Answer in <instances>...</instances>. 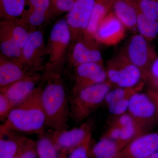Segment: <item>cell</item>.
Segmentation results:
<instances>
[{
  "mask_svg": "<svg viewBox=\"0 0 158 158\" xmlns=\"http://www.w3.org/2000/svg\"><path fill=\"white\" fill-rule=\"evenodd\" d=\"M122 135V130L121 127L119 126L112 122L110 124V127L102 137L109 138V139L120 142L121 141Z\"/></svg>",
  "mask_w": 158,
  "mask_h": 158,
  "instance_id": "e575fe53",
  "label": "cell"
},
{
  "mask_svg": "<svg viewBox=\"0 0 158 158\" xmlns=\"http://www.w3.org/2000/svg\"><path fill=\"white\" fill-rule=\"evenodd\" d=\"M144 85V82L142 81L131 88H117L111 90L107 94L104 102L107 106L113 103L131 97L135 94L140 92Z\"/></svg>",
  "mask_w": 158,
  "mask_h": 158,
  "instance_id": "484cf974",
  "label": "cell"
},
{
  "mask_svg": "<svg viewBox=\"0 0 158 158\" xmlns=\"http://www.w3.org/2000/svg\"><path fill=\"white\" fill-rule=\"evenodd\" d=\"M31 73L26 70L17 60L1 59L0 63V88L13 84Z\"/></svg>",
  "mask_w": 158,
  "mask_h": 158,
  "instance_id": "2e32d148",
  "label": "cell"
},
{
  "mask_svg": "<svg viewBox=\"0 0 158 158\" xmlns=\"http://www.w3.org/2000/svg\"><path fill=\"white\" fill-rule=\"evenodd\" d=\"M30 8L49 14L52 11L51 0H27Z\"/></svg>",
  "mask_w": 158,
  "mask_h": 158,
  "instance_id": "836d02e7",
  "label": "cell"
},
{
  "mask_svg": "<svg viewBox=\"0 0 158 158\" xmlns=\"http://www.w3.org/2000/svg\"><path fill=\"white\" fill-rule=\"evenodd\" d=\"M115 0H96L84 35L95 38L99 24L113 9Z\"/></svg>",
  "mask_w": 158,
  "mask_h": 158,
  "instance_id": "44dd1931",
  "label": "cell"
},
{
  "mask_svg": "<svg viewBox=\"0 0 158 158\" xmlns=\"http://www.w3.org/2000/svg\"><path fill=\"white\" fill-rule=\"evenodd\" d=\"M0 158L16 156L27 138L15 135L13 131L0 130Z\"/></svg>",
  "mask_w": 158,
  "mask_h": 158,
  "instance_id": "ac0fdd59",
  "label": "cell"
},
{
  "mask_svg": "<svg viewBox=\"0 0 158 158\" xmlns=\"http://www.w3.org/2000/svg\"><path fill=\"white\" fill-rule=\"evenodd\" d=\"M126 29L124 25L112 11L99 24L95 38L98 42L105 45H115L124 38Z\"/></svg>",
  "mask_w": 158,
  "mask_h": 158,
  "instance_id": "8fae6325",
  "label": "cell"
},
{
  "mask_svg": "<svg viewBox=\"0 0 158 158\" xmlns=\"http://www.w3.org/2000/svg\"><path fill=\"white\" fill-rule=\"evenodd\" d=\"M126 145L109 138L102 137L90 152V158H117Z\"/></svg>",
  "mask_w": 158,
  "mask_h": 158,
  "instance_id": "ffe728a7",
  "label": "cell"
},
{
  "mask_svg": "<svg viewBox=\"0 0 158 158\" xmlns=\"http://www.w3.org/2000/svg\"><path fill=\"white\" fill-rule=\"evenodd\" d=\"M48 14L30 8L28 10H25L22 15L24 20H26L31 25L37 27L44 22Z\"/></svg>",
  "mask_w": 158,
  "mask_h": 158,
  "instance_id": "83f0119b",
  "label": "cell"
},
{
  "mask_svg": "<svg viewBox=\"0 0 158 158\" xmlns=\"http://www.w3.org/2000/svg\"><path fill=\"white\" fill-rule=\"evenodd\" d=\"M147 93L151 98L155 104L156 108L157 123L158 124V91L150 89L148 90Z\"/></svg>",
  "mask_w": 158,
  "mask_h": 158,
  "instance_id": "8d00e7d4",
  "label": "cell"
},
{
  "mask_svg": "<svg viewBox=\"0 0 158 158\" xmlns=\"http://www.w3.org/2000/svg\"><path fill=\"white\" fill-rule=\"evenodd\" d=\"M106 70L108 81L117 88L133 87L143 80L141 71L131 62L125 49L108 60Z\"/></svg>",
  "mask_w": 158,
  "mask_h": 158,
  "instance_id": "277c9868",
  "label": "cell"
},
{
  "mask_svg": "<svg viewBox=\"0 0 158 158\" xmlns=\"http://www.w3.org/2000/svg\"><path fill=\"white\" fill-rule=\"evenodd\" d=\"M141 34H135L130 40L125 49L128 57L142 73L147 81L150 68L158 57L155 49Z\"/></svg>",
  "mask_w": 158,
  "mask_h": 158,
  "instance_id": "5b68a950",
  "label": "cell"
},
{
  "mask_svg": "<svg viewBox=\"0 0 158 158\" xmlns=\"http://www.w3.org/2000/svg\"><path fill=\"white\" fill-rule=\"evenodd\" d=\"M127 113L146 133L157 123L156 105L147 93L134 94L130 99Z\"/></svg>",
  "mask_w": 158,
  "mask_h": 158,
  "instance_id": "8992f818",
  "label": "cell"
},
{
  "mask_svg": "<svg viewBox=\"0 0 158 158\" xmlns=\"http://www.w3.org/2000/svg\"><path fill=\"white\" fill-rule=\"evenodd\" d=\"M36 146L39 158H66L50 135H41Z\"/></svg>",
  "mask_w": 158,
  "mask_h": 158,
  "instance_id": "cb8c5ba5",
  "label": "cell"
},
{
  "mask_svg": "<svg viewBox=\"0 0 158 158\" xmlns=\"http://www.w3.org/2000/svg\"><path fill=\"white\" fill-rule=\"evenodd\" d=\"M16 156L18 158H37L36 144L27 138Z\"/></svg>",
  "mask_w": 158,
  "mask_h": 158,
  "instance_id": "4dcf8cb0",
  "label": "cell"
},
{
  "mask_svg": "<svg viewBox=\"0 0 158 158\" xmlns=\"http://www.w3.org/2000/svg\"><path fill=\"white\" fill-rule=\"evenodd\" d=\"M51 1L52 11L63 13L70 11L76 0H51Z\"/></svg>",
  "mask_w": 158,
  "mask_h": 158,
  "instance_id": "1f68e13d",
  "label": "cell"
},
{
  "mask_svg": "<svg viewBox=\"0 0 158 158\" xmlns=\"http://www.w3.org/2000/svg\"><path fill=\"white\" fill-rule=\"evenodd\" d=\"M44 48V38L40 31L29 33L22 48L21 64L27 71L35 73L42 68L40 57Z\"/></svg>",
  "mask_w": 158,
  "mask_h": 158,
  "instance_id": "9c48e42d",
  "label": "cell"
},
{
  "mask_svg": "<svg viewBox=\"0 0 158 158\" xmlns=\"http://www.w3.org/2000/svg\"><path fill=\"white\" fill-rule=\"evenodd\" d=\"M75 83L73 89L74 94L84 88L108 81L106 70L102 64L85 63L76 66Z\"/></svg>",
  "mask_w": 158,
  "mask_h": 158,
  "instance_id": "4fadbf2b",
  "label": "cell"
},
{
  "mask_svg": "<svg viewBox=\"0 0 158 158\" xmlns=\"http://www.w3.org/2000/svg\"><path fill=\"white\" fill-rule=\"evenodd\" d=\"M92 134L78 146L73 150L69 153L67 158H89L90 156V145Z\"/></svg>",
  "mask_w": 158,
  "mask_h": 158,
  "instance_id": "f546056e",
  "label": "cell"
},
{
  "mask_svg": "<svg viewBox=\"0 0 158 158\" xmlns=\"http://www.w3.org/2000/svg\"><path fill=\"white\" fill-rule=\"evenodd\" d=\"M46 117L41 100V88L38 87L22 102L15 106L0 130L42 134Z\"/></svg>",
  "mask_w": 158,
  "mask_h": 158,
  "instance_id": "7a4b0ae2",
  "label": "cell"
},
{
  "mask_svg": "<svg viewBox=\"0 0 158 158\" xmlns=\"http://www.w3.org/2000/svg\"><path fill=\"white\" fill-rule=\"evenodd\" d=\"M40 77L36 73H31L23 79L1 88V93L9 99L15 106L23 102L34 92Z\"/></svg>",
  "mask_w": 158,
  "mask_h": 158,
  "instance_id": "5bb4252c",
  "label": "cell"
},
{
  "mask_svg": "<svg viewBox=\"0 0 158 158\" xmlns=\"http://www.w3.org/2000/svg\"><path fill=\"white\" fill-rule=\"evenodd\" d=\"M112 123L121 127L122 135L120 142L126 146L138 136L147 133L127 112L115 117Z\"/></svg>",
  "mask_w": 158,
  "mask_h": 158,
  "instance_id": "d6986e66",
  "label": "cell"
},
{
  "mask_svg": "<svg viewBox=\"0 0 158 158\" xmlns=\"http://www.w3.org/2000/svg\"><path fill=\"white\" fill-rule=\"evenodd\" d=\"M135 10L137 29L140 34L148 41L155 39L158 34V21L147 16L139 7L137 0H125Z\"/></svg>",
  "mask_w": 158,
  "mask_h": 158,
  "instance_id": "e0dca14e",
  "label": "cell"
},
{
  "mask_svg": "<svg viewBox=\"0 0 158 158\" xmlns=\"http://www.w3.org/2000/svg\"><path fill=\"white\" fill-rule=\"evenodd\" d=\"M46 84L41 88V100L45 111L46 126L54 131L67 129L70 103L62 78L54 69L48 68Z\"/></svg>",
  "mask_w": 158,
  "mask_h": 158,
  "instance_id": "6da1fadb",
  "label": "cell"
},
{
  "mask_svg": "<svg viewBox=\"0 0 158 158\" xmlns=\"http://www.w3.org/2000/svg\"><path fill=\"white\" fill-rule=\"evenodd\" d=\"M1 52L5 56L18 59L21 64L22 48L12 37L6 21L1 23Z\"/></svg>",
  "mask_w": 158,
  "mask_h": 158,
  "instance_id": "7402d4cb",
  "label": "cell"
},
{
  "mask_svg": "<svg viewBox=\"0 0 158 158\" xmlns=\"http://www.w3.org/2000/svg\"><path fill=\"white\" fill-rule=\"evenodd\" d=\"M147 158H158V152L154 154Z\"/></svg>",
  "mask_w": 158,
  "mask_h": 158,
  "instance_id": "f35d334b",
  "label": "cell"
},
{
  "mask_svg": "<svg viewBox=\"0 0 158 158\" xmlns=\"http://www.w3.org/2000/svg\"><path fill=\"white\" fill-rule=\"evenodd\" d=\"M158 78V57L155 60L152 64L148 72L147 81H149Z\"/></svg>",
  "mask_w": 158,
  "mask_h": 158,
  "instance_id": "d590c367",
  "label": "cell"
},
{
  "mask_svg": "<svg viewBox=\"0 0 158 158\" xmlns=\"http://www.w3.org/2000/svg\"><path fill=\"white\" fill-rule=\"evenodd\" d=\"M158 152V131L135 138L119 153L117 158H147Z\"/></svg>",
  "mask_w": 158,
  "mask_h": 158,
  "instance_id": "7c38bea8",
  "label": "cell"
},
{
  "mask_svg": "<svg viewBox=\"0 0 158 158\" xmlns=\"http://www.w3.org/2000/svg\"><path fill=\"white\" fill-rule=\"evenodd\" d=\"M15 107L9 99L0 93V118L2 121H6Z\"/></svg>",
  "mask_w": 158,
  "mask_h": 158,
  "instance_id": "d6a6232c",
  "label": "cell"
},
{
  "mask_svg": "<svg viewBox=\"0 0 158 158\" xmlns=\"http://www.w3.org/2000/svg\"><path fill=\"white\" fill-rule=\"evenodd\" d=\"M15 19H6L12 37L18 45L23 48L28 37L27 29L19 24H15Z\"/></svg>",
  "mask_w": 158,
  "mask_h": 158,
  "instance_id": "4316f807",
  "label": "cell"
},
{
  "mask_svg": "<svg viewBox=\"0 0 158 158\" xmlns=\"http://www.w3.org/2000/svg\"><path fill=\"white\" fill-rule=\"evenodd\" d=\"M148 82L152 88L151 90L158 91V78L149 81Z\"/></svg>",
  "mask_w": 158,
  "mask_h": 158,
  "instance_id": "74e56055",
  "label": "cell"
},
{
  "mask_svg": "<svg viewBox=\"0 0 158 158\" xmlns=\"http://www.w3.org/2000/svg\"><path fill=\"white\" fill-rule=\"evenodd\" d=\"M137 2L144 14L158 21V0H137Z\"/></svg>",
  "mask_w": 158,
  "mask_h": 158,
  "instance_id": "f1b7e54d",
  "label": "cell"
},
{
  "mask_svg": "<svg viewBox=\"0 0 158 158\" xmlns=\"http://www.w3.org/2000/svg\"><path fill=\"white\" fill-rule=\"evenodd\" d=\"M27 0H0L1 17L16 19L22 15Z\"/></svg>",
  "mask_w": 158,
  "mask_h": 158,
  "instance_id": "d4e9b609",
  "label": "cell"
},
{
  "mask_svg": "<svg viewBox=\"0 0 158 158\" xmlns=\"http://www.w3.org/2000/svg\"><path fill=\"white\" fill-rule=\"evenodd\" d=\"M79 38L73 52V59L75 66L85 63L103 64L101 53L98 47L97 40L84 34Z\"/></svg>",
  "mask_w": 158,
  "mask_h": 158,
  "instance_id": "9a60e30c",
  "label": "cell"
},
{
  "mask_svg": "<svg viewBox=\"0 0 158 158\" xmlns=\"http://www.w3.org/2000/svg\"><path fill=\"white\" fill-rule=\"evenodd\" d=\"M71 38L70 28L66 19H60L53 26L50 34L48 49L52 67L62 61Z\"/></svg>",
  "mask_w": 158,
  "mask_h": 158,
  "instance_id": "52a82bcc",
  "label": "cell"
},
{
  "mask_svg": "<svg viewBox=\"0 0 158 158\" xmlns=\"http://www.w3.org/2000/svg\"><path fill=\"white\" fill-rule=\"evenodd\" d=\"M18 158L17 157L15 156V157H13V158Z\"/></svg>",
  "mask_w": 158,
  "mask_h": 158,
  "instance_id": "ab89813d",
  "label": "cell"
},
{
  "mask_svg": "<svg viewBox=\"0 0 158 158\" xmlns=\"http://www.w3.org/2000/svg\"><path fill=\"white\" fill-rule=\"evenodd\" d=\"M113 85L109 81L84 88L69 98L70 117L80 123L104 102Z\"/></svg>",
  "mask_w": 158,
  "mask_h": 158,
  "instance_id": "3957f363",
  "label": "cell"
},
{
  "mask_svg": "<svg viewBox=\"0 0 158 158\" xmlns=\"http://www.w3.org/2000/svg\"><path fill=\"white\" fill-rule=\"evenodd\" d=\"M113 11L126 28H137V17L135 10L125 0H115Z\"/></svg>",
  "mask_w": 158,
  "mask_h": 158,
  "instance_id": "603a6c76",
  "label": "cell"
},
{
  "mask_svg": "<svg viewBox=\"0 0 158 158\" xmlns=\"http://www.w3.org/2000/svg\"><path fill=\"white\" fill-rule=\"evenodd\" d=\"M96 0H76L69 11L66 20L70 28L71 37L74 38L84 35L88 27Z\"/></svg>",
  "mask_w": 158,
  "mask_h": 158,
  "instance_id": "30bf717a",
  "label": "cell"
},
{
  "mask_svg": "<svg viewBox=\"0 0 158 158\" xmlns=\"http://www.w3.org/2000/svg\"><path fill=\"white\" fill-rule=\"evenodd\" d=\"M91 134L92 125L87 122L71 130L52 131L50 136L66 158L67 154Z\"/></svg>",
  "mask_w": 158,
  "mask_h": 158,
  "instance_id": "ba28073f",
  "label": "cell"
}]
</instances>
